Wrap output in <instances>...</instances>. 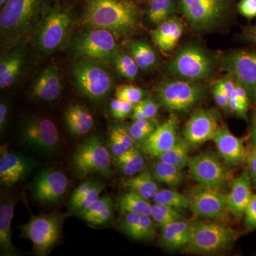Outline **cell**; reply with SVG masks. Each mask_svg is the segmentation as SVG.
Wrapping results in <instances>:
<instances>
[{
    "instance_id": "cell-1",
    "label": "cell",
    "mask_w": 256,
    "mask_h": 256,
    "mask_svg": "<svg viewBox=\"0 0 256 256\" xmlns=\"http://www.w3.org/2000/svg\"><path fill=\"white\" fill-rule=\"evenodd\" d=\"M48 0H8L2 8L0 32L2 48L16 46L36 30Z\"/></svg>"
},
{
    "instance_id": "cell-2",
    "label": "cell",
    "mask_w": 256,
    "mask_h": 256,
    "mask_svg": "<svg viewBox=\"0 0 256 256\" xmlns=\"http://www.w3.org/2000/svg\"><path fill=\"white\" fill-rule=\"evenodd\" d=\"M84 20L90 28H104L124 37L137 28L140 10L129 0H87Z\"/></svg>"
},
{
    "instance_id": "cell-3",
    "label": "cell",
    "mask_w": 256,
    "mask_h": 256,
    "mask_svg": "<svg viewBox=\"0 0 256 256\" xmlns=\"http://www.w3.org/2000/svg\"><path fill=\"white\" fill-rule=\"evenodd\" d=\"M73 15L60 6L47 8L36 28V44L43 54L50 55L68 42Z\"/></svg>"
},
{
    "instance_id": "cell-4",
    "label": "cell",
    "mask_w": 256,
    "mask_h": 256,
    "mask_svg": "<svg viewBox=\"0 0 256 256\" xmlns=\"http://www.w3.org/2000/svg\"><path fill=\"white\" fill-rule=\"evenodd\" d=\"M111 154L100 137L90 136L84 140L77 148L73 156L74 172L77 178H84L98 174L104 178L112 175Z\"/></svg>"
},
{
    "instance_id": "cell-5",
    "label": "cell",
    "mask_w": 256,
    "mask_h": 256,
    "mask_svg": "<svg viewBox=\"0 0 256 256\" xmlns=\"http://www.w3.org/2000/svg\"><path fill=\"white\" fill-rule=\"evenodd\" d=\"M114 36L104 28H90L74 38L72 52L76 56L114 64L120 52Z\"/></svg>"
},
{
    "instance_id": "cell-6",
    "label": "cell",
    "mask_w": 256,
    "mask_h": 256,
    "mask_svg": "<svg viewBox=\"0 0 256 256\" xmlns=\"http://www.w3.org/2000/svg\"><path fill=\"white\" fill-rule=\"evenodd\" d=\"M213 68L210 54L195 44L184 46L168 64V70L172 75L193 82L208 78Z\"/></svg>"
},
{
    "instance_id": "cell-7",
    "label": "cell",
    "mask_w": 256,
    "mask_h": 256,
    "mask_svg": "<svg viewBox=\"0 0 256 256\" xmlns=\"http://www.w3.org/2000/svg\"><path fill=\"white\" fill-rule=\"evenodd\" d=\"M74 80L82 95L94 100H100L108 95L114 79L110 72L94 60H82L74 66Z\"/></svg>"
},
{
    "instance_id": "cell-8",
    "label": "cell",
    "mask_w": 256,
    "mask_h": 256,
    "mask_svg": "<svg viewBox=\"0 0 256 256\" xmlns=\"http://www.w3.org/2000/svg\"><path fill=\"white\" fill-rule=\"evenodd\" d=\"M63 220L58 213L32 216L28 223L21 226L22 235L31 240L36 255H47L60 240Z\"/></svg>"
},
{
    "instance_id": "cell-9",
    "label": "cell",
    "mask_w": 256,
    "mask_h": 256,
    "mask_svg": "<svg viewBox=\"0 0 256 256\" xmlns=\"http://www.w3.org/2000/svg\"><path fill=\"white\" fill-rule=\"evenodd\" d=\"M206 94L204 88L190 80H168L158 86L160 104L168 110L184 112L196 105Z\"/></svg>"
},
{
    "instance_id": "cell-10",
    "label": "cell",
    "mask_w": 256,
    "mask_h": 256,
    "mask_svg": "<svg viewBox=\"0 0 256 256\" xmlns=\"http://www.w3.org/2000/svg\"><path fill=\"white\" fill-rule=\"evenodd\" d=\"M180 9L196 31H208L220 24L228 10V0H178Z\"/></svg>"
},
{
    "instance_id": "cell-11",
    "label": "cell",
    "mask_w": 256,
    "mask_h": 256,
    "mask_svg": "<svg viewBox=\"0 0 256 256\" xmlns=\"http://www.w3.org/2000/svg\"><path fill=\"white\" fill-rule=\"evenodd\" d=\"M20 138L24 144L42 154H53L62 146L56 126L46 118L26 120L22 126Z\"/></svg>"
},
{
    "instance_id": "cell-12",
    "label": "cell",
    "mask_w": 256,
    "mask_h": 256,
    "mask_svg": "<svg viewBox=\"0 0 256 256\" xmlns=\"http://www.w3.org/2000/svg\"><path fill=\"white\" fill-rule=\"evenodd\" d=\"M234 238V230L225 226L195 222L190 224L188 246L194 252H216L228 246Z\"/></svg>"
},
{
    "instance_id": "cell-13",
    "label": "cell",
    "mask_w": 256,
    "mask_h": 256,
    "mask_svg": "<svg viewBox=\"0 0 256 256\" xmlns=\"http://www.w3.org/2000/svg\"><path fill=\"white\" fill-rule=\"evenodd\" d=\"M188 165L192 178L204 188L220 190L228 182V172L218 156L212 152L194 156Z\"/></svg>"
},
{
    "instance_id": "cell-14",
    "label": "cell",
    "mask_w": 256,
    "mask_h": 256,
    "mask_svg": "<svg viewBox=\"0 0 256 256\" xmlns=\"http://www.w3.org/2000/svg\"><path fill=\"white\" fill-rule=\"evenodd\" d=\"M220 65L233 76L256 102V52L233 50L222 56Z\"/></svg>"
},
{
    "instance_id": "cell-15",
    "label": "cell",
    "mask_w": 256,
    "mask_h": 256,
    "mask_svg": "<svg viewBox=\"0 0 256 256\" xmlns=\"http://www.w3.org/2000/svg\"><path fill=\"white\" fill-rule=\"evenodd\" d=\"M68 186L66 175L60 170L45 169L34 178L32 192L42 203L54 204L62 200Z\"/></svg>"
},
{
    "instance_id": "cell-16",
    "label": "cell",
    "mask_w": 256,
    "mask_h": 256,
    "mask_svg": "<svg viewBox=\"0 0 256 256\" xmlns=\"http://www.w3.org/2000/svg\"><path fill=\"white\" fill-rule=\"evenodd\" d=\"M0 182L2 186L11 188L28 178L32 170L40 166L36 160L8 152L1 146L0 152Z\"/></svg>"
},
{
    "instance_id": "cell-17",
    "label": "cell",
    "mask_w": 256,
    "mask_h": 256,
    "mask_svg": "<svg viewBox=\"0 0 256 256\" xmlns=\"http://www.w3.org/2000/svg\"><path fill=\"white\" fill-rule=\"evenodd\" d=\"M218 118L212 110L200 109L192 114L184 128V139L197 146L214 139L218 129Z\"/></svg>"
},
{
    "instance_id": "cell-18",
    "label": "cell",
    "mask_w": 256,
    "mask_h": 256,
    "mask_svg": "<svg viewBox=\"0 0 256 256\" xmlns=\"http://www.w3.org/2000/svg\"><path fill=\"white\" fill-rule=\"evenodd\" d=\"M190 208L195 215L203 218H220L228 210V194L218 190L204 188L193 194Z\"/></svg>"
},
{
    "instance_id": "cell-19",
    "label": "cell",
    "mask_w": 256,
    "mask_h": 256,
    "mask_svg": "<svg viewBox=\"0 0 256 256\" xmlns=\"http://www.w3.org/2000/svg\"><path fill=\"white\" fill-rule=\"evenodd\" d=\"M178 119L175 116H172L158 126L143 144L144 150L150 156L159 158L170 150L178 139Z\"/></svg>"
},
{
    "instance_id": "cell-20",
    "label": "cell",
    "mask_w": 256,
    "mask_h": 256,
    "mask_svg": "<svg viewBox=\"0 0 256 256\" xmlns=\"http://www.w3.org/2000/svg\"><path fill=\"white\" fill-rule=\"evenodd\" d=\"M63 90L62 78L54 66L46 67L35 79L32 86V96L37 100L54 101Z\"/></svg>"
},
{
    "instance_id": "cell-21",
    "label": "cell",
    "mask_w": 256,
    "mask_h": 256,
    "mask_svg": "<svg viewBox=\"0 0 256 256\" xmlns=\"http://www.w3.org/2000/svg\"><path fill=\"white\" fill-rule=\"evenodd\" d=\"M213 140L218 152L226 162L232 165L245 162L246 152L244 149V141L234 136L228 128H218Z\"/></svg>"
},
{
    "instance_id": "cell-22",
    "label": "cell",
    "mask_w": 256,
    "mask_h": 256,
    "mask_svg": "<svg viewBox=\"0 0 256 256\" xmlns=\"http://www.w3.org/2000/svg\"><path fill=\"white\" fill-rule=\"evenodd\" d=\"M252 178L248 172H244L232 183V190L228 194V210L236 216L240 217L246 210L252 194Z\"/></svg>"
},
{
    "instance_id": "cell-23",
    "label": "cell",
    "mask_w": 256,
    "mask_h": 256,
    "mask_svg": "<svg viewBox=\"0 0 256 256\" xmlns=\"http://www.w3.org/2000/svg\"><path fill=\"white\" fill-rule=\"evenodd\" d=\"M184 24L174 16L165 20L151 32L156 46L162 52L172 50L178 44L184 32Z\"/></svg>"
},
{
    "instance_id": "cell-24",
    "label": "cell",
    "mask_w": 256,
    "mask_h": 256,
    "mask_svg": "<svg viewBox=\"0 0 256 256\" xmlns=\"http://www.w3.org/2000/svg\"><path fill=\"white\" fill-rule=\"evenodd\" d=\"M16 200L12 197H2L0 203V248L4 255L14 256V248L12 244V220L14 216Z\"/></svg>"
},
{
    "instance_id": "cell-25",
    "label": "cell",
    "mask_w": 256,
    "mask_h": 256,
    "mask_svg": "<svg viewBox=\"0 0 256 256\" xmlns=\"http://www.w3.org/2000/svg\"><path fill=\"white\" fill-rule=\"evenodd\" d=\"M24 54L20 48L2 56L0 60V88H8L18 80L22 69Z\"/></svg>"
},
{
    "instance_id": "cell-26",
    "label": "cell",
    "mask_w": 256,
    "mask_h": 256,
    "mask_svg": "<svg viewBox=\"0 0 256 256\" xmlns=\"http://www.w3.org/2000/svg\"><path fill=\"white\" fill-rule=\"evenodd\" d=\"M64 120L68 130L76 136H82L92 130L94 116L84 106L76 104L69 106L64 112Z\"/></svg>"
},
{
    "instance_id": "cell-27",
    "label": "cell",
    "mask_w": 256,
    "mask_h": 256,
    "mask_svg": "<svg viewBox=\"0 0 256 256\" xmlns=\"http://www.w3.org/2000/svg\"><path fill=\"white\" fill-rule=\"evenodd\" d=\"M114 204L108 195L100 197L78 215L82 220L96 226L110 224L114 218Z\"/></svg>"
},
{
    "instance_id": "cell-28",
    "label": "cell",
    "mask_w": 256,
    "mask_h": 256,
    "mask_svg": "<svg viewBox=\"0 0 256 256\" xmlns=\"http://www.w3.org/2000/svg\"><path fill=\"white\" fill-rule=\"evenodd\" d=\"M190 224L180 220L162 228L160 242L165 248L176 250L188 246L190 238Z\"/></svg>"
},
{
    "instance_id": "cell-29",
    "label": "cell",
    "mask_w": 256,
    "mask_h": 256,
    "mask_svg": "<svg viewBox=\"0 0 256 256\" xmlns=\"http://www.w3.org/2000/svg\"><path fill=\"white\" fill-rule=\"evenodd\" d=\"M156 182L152 170L146 169L139 174L128 176L122 183V186L127 191L136 192L149 200L153 198L159 192V186Z\"/></svg>"
},
{
    "instance_id": "cell-30",
    "label": "cell",
    "mask_w": 256,
    "mask_h": 256,
    "mask_svg": "<svg viewBox=\"0 0 256 256\" xmlns=\"http://www.w3.org/2000/svg\"><path fill=\"white\" fill-rule=\"evenodd\" d=\"M116 208L120 213L137 214L139 215H152V205L148 200L136 192H129L120 195L116 200Z\"/></svg>"
},
{
    "instance_id": "cell-31",
    "label": "cell",
    "mask_w": 256,
    "mask_h": 256,
    "mask_svg": "<svg viewBox=\"0 0 256 256\" xmlns=\"http://www.w3.org/2000/svg\"><path fill=\"white\" fill-rule=\"evenodd\" d=\"M134 141L129 132L128 127L116 124L110 128L108 148L114 158L122 156L134 146Z\"/></svg>"
},
{
    "instance_id": "cell-32",
    "label": "cell",
    "mask_w": 256,
    "mask_h": 256,
    "mask_svg": "<svg viewBox=\"0 0 256 256\" xmlns=\"http://www.w3.org/2000/svg\"><path fill=\"white\" fill-rule=\"evenodd\" d=\"M128 50L143 72H148L156 66L158 55L149 44L140 40H134L128 44Z\"/></svg>"
},
{
    "instance_id": "cell-33",
    "label": "cell",
    "mask_w": 256,
    "mask_h": 256,
    "mask_svg": "<svg viewBox=\"0 0 256 256\" xmlns=\"http://www.w3.org/2000/svg\"><path fill=\"white\" fill-rule=\"evenodd\" d=\"M144 162L142 152L134 146L122 156L116 158L114 161L118 169L128 176H134L142 171Z\"/></svg>"
},
{
    "instance_id": "cell-34",
    "label": "cell",
    "mask_w": 256,
    "mask_h": 256,
    "mask_svg": "<svg viewBox=\"0 0 256 256\" xmlns=\"http://www.w3.org/2000/svg\"><path fill=\"white\" fill-rule=\"evenodd\" d=\"M176 9L175 0H152L146 10V20L158 26L165 20L174 16Z\"/></svg>"
},
{
    "instance_id": "cell-35",
    "label": "cell",
    "mask_w": 256,
    "mask_h": 256,
    "mask_svg": "<svg viewBox=\"0 0 256 256\" xmlns=\"http://www.w3.org/2000/svg\"><path fill=\"white\" fill-rule=\"evenodd\" d=\"M181 169L174 165L158 160L153 164L152 172L156 181L166 184L172 188H178L184 180V173Z\"/></svg>"
},
{
    "instance_id": "cell-36",
    "label": "cell",
    "mask_w": 256,
    "mask_h": 256,
    "mask_svg": "<svg viewBox=\"0 0 256 256\" xmlns=\"http://www.w3.org/2000/svg\"><path fill=\"white\" fill-rule=\"evenodd\" d=\"M190 143L186 142L184 139L178 138L174 146L158 158L160 161L174 165L182 170L190 162Z\"/></svg>"
},
{
    "instance_id": "cell-37",
    "label": "cell",
    "mask_w": 256,
    "mask_h": 256,
    "mask_svg": "<svg viewBox=\"0 0 256 256\" xmlns=\"http://www.w3.org/2000/svg\"><path fill=\"white\" fill-rule=\"evenodd\" d=\"M153 202L156 204L165 205L180 210L190 208L191 204L190 196L170 188L159 190L153 197Z\"/></svg>"
},
{
    "instance_id": "cell-38",
    "label": "cell",
    "mask_w": 256,
    "mask_h": 256,
    "mask_svg": "<svg viewBox=\"0 0 256 256\" xmlns=\"http://www.w3.org/2000/svg\"><path fill=\"white\" fill-rule=\"evenodd\" d=\"M152 217L156 225L161 228H164L168 224L182 220L183 214L181 210L165 205H152Z\"/></svg>"
},
{
    "instance_id": "cell-39",
    "label": "cell",
    "mask_w": 256,
    "mask_h": 256,
    "mask_svg": "<svg viewBox=\"0 0 256 256\" xmlns=\"http://www.w3.org/2000/svg\"><path fill=\"white\" fill-rule=\"evenodd\" d=\"M120 76L128 80H134L139 73L140 67L130 54L119 52L114 63Z\"/></svg>"
},
{
    "instance_id": "cell-40",
    "label": "cell",
    "mask_w": 256,
    "mask_h": 256,
    "mask_svg": "<svg viewBox=\"0 0 256 256\" xmlns=\"http://www.w3.org/2000/svg\"><path fill=\"white\" fill-rule=\"evenodd\" d=\"M158 126L154 120L146 118L134 121L128 130L134 142L143 144Z\"/></svg>"
},
{
    "instance_id": "cell-41",
    "label": "cell",
    "mask_w": 256,
    "mask_h": 256,
    "mask_svg": "<svg viewBox=\"0 0 256 256\" xmlns=\"http://www.w3.org/2000/svg\"><path fill=\"white\" fill-rule=\"evenodd\" d=\"M105 188V184L101 182L96 181L92 188L80 198L78 202L69 206L70 214L78 215L82 210L92 205L98 198H100L101 192Z\"/></svg>"
},
{
    "instance_id": "cell-42",
    "label": "cell",
    "mask_w": 256,
    "mask_h": 256,
    "mask_svg": "<svg viewBox=\"0 0 256 256\" xmlns=\"http://www.w3.org/2000/svg\"><path fill=\"white\" fill-rule=\"evenodd\" d=\"M144 92L140 88L133 85H121L116 88V98L130 102L133 105L142 100Z\"/></svg>"
},
{
    "instance_id": "cell-43",
    "label": "cell",
    "mask_w": 256,
    "mask_h": 256,
    "mask_svg": "<svg viewBox=\"0 0 256 256\" xmlns=\"http://www.w3.org/2000/svg\"><path fill=\"white\" fill-rule=\"evenodd\" d=\"M156 222L152 216L142 215L139 225L136 229L133 239L134 240H148L154 238L156 234Z\"/></svg>"
},
{
    "instance_id": "cell-44",
    "label": "cell",
    "mask_w": 256,
    "mask_h": 256,
    "mask_svg": "<svg viewBox=\"0 0 256 256\" xmlns=\"http://www.w3.org/2000/svg\"><path fill=\"white\" fill-rule=\"evenodd\" d=\"M140 217L141 215L137 214H124V217L120 218L118 224L120 230L128 237L133 239L136 229L139 225Z\"/></svg>"
},
{
    "instance_id": "cell-45",
    "label": "cell",
    "mask_w": 256,
    "mask_h": 256,
    "mask_svg": "<svg viewBox=\"0 0 256 256\" xmlns=\"http://www.w3.org/2000/svg\"><path fill=\"white\" fill-rule=\"evenodd\" d=\"M133 104L126 101L120 100L118 98L114 99L110 102V108L111 114L114 118L124 120L130 116L132 112Z\"/></svg>"
},
{
    "instance_id": "cell-46",
    "label": "cell",
    "mask_w": 256,
    "mask_h": 256,
    "mask_svg": "<svg viewBox=\"0 0 256 256\" xmlns=\"http://www.w3.org/2000/svg\"><path fill=\"white\" fill-rule=\"evenodd\" d=\"M213 95L217 105L224 109H228L229 96L224 88L222 79L217 80L214 85Z\"/></svg>"
},
{
    "instance_id": "cell-47",
    "label": "cell",
    "mask_w": 256,
    "mask_h": 256,
    "mask_svg": "<svg viewBox=\"0 0 256 256\" xmlns=\"http://www.w3.org/2000/svg\"><path fill=\"white\" fill-rule=\"evenodd\" d=\"M96 182V180L92 178H88V180L82 182L72 194L70 201H69V206L74 204L76 202H78L80 198H82L92 188Z\"/></svg>"
},
{
    "instance_id": "cell-48",
    "label": "cell",
    "mask_w": 256,
    "mask_h": 256,
    "mask_svg": "<svg viewBox=\"0 0 256 256\" xmlns=\"http://www.w3.org/2000/svg\"><path fill=\"white\" fill-rule=\"evenodd\" d=\"M245 224L247 228L254 230L256 228V194L252 195V200L245 212Z\"/></svg>"
},
{
    "instance_id": "cell-49",
    "label": "cell",
    "mask_w": 256,
    "mask_h": 256,
    "mask_svg": "<svg viewBox=\"0 0 256 256\" xmlns=\"http://www.w3.org/2000/svg\"><path fill=\"white\" fill-rule=\"evenodd\" d=\"M238 11L246 18L256 16V0H242L238 5Z\"/></svg>"
},
{
    "instance_id": "cell-50",
    "label": "cell",
    "mask_w": 256,
    "mask_h": 256,
    "mask_svg": "<svg viewBox=\"0 0 256 256\" xmlns=\"http://www.w3.org/2000/svg\"><path fill=\"white\" fill-rule=\"evenodd\" d=\"M143 110L146 114V119H154L159 111V106L156 100L152 98L144 99L140 101Z\"/></svg>"
},
{
    "instance_id": "cell-51",
    "label": "cell",
    "mask_w": 256,
    "mask_h": 256,
    "mask_svg": "<svg viewBox=\"0 0 256 256\" xmlns=\"http://www.w3.org/2000/svg\"><path fill=\"white\" fill-rule=\"evenodd\" d=\"M10 104L5 99L0 102V132L3 134L6 129L9 120Z\"/></svg>"
},
{
    "instance_id": "cell-52",
    "label": "cell",
    "mask_w": 256,
    "mask_h": 256,
    "mask_svg": "<svg viewBox=\"0 0 256 256\" xmlns=\"http://www.w3.org/2000/svg\"><path fill=\"white\" fill-rule=\"evenodd\" d=\"M246 162L248 166L250 178L256 185V148L255 146H252V149L246 152Z\"/></svg>"
},
{
    "instance_id": "cell-53",
    "label": "cell",
    "mask_w": 256,
    "mask_h": 256,
    "mask_svg": "<svg viewBox=\"0 0 256 256\" xmlns=\"http://www.w3.org/2000/svg\"><path fill=\"white\" fill-rule=\"evenodd\" d=\"M131 118H132L133 121L140 120L146 119V114H144V110H143L140 102H138V104H136V105L133 106Z\"/></svg>"
},
{
    "instance_id": "cell-54",
    "label": "cell",
    "mask_w": 256,
    "mask_h": 256,
    "mask_svg": "<svg viewBox=\"0 0 256 256\" xmlns=\"http://www.w3.org/2000/svg\"><path fill=\"white\" fill-rule=\"evenodd\" d=\"M250 140L252 146L256 148V114L252 119V131H250Z\"/></svg>"
},
{
    "instance_id": "cell-55",
    "label": "cell",
    "mask_w": 256,
    "mask_h": 256,
    "mask_svg": "<svg viewBox=\"0 0 256 256\" xmlns=\"http://www.w3.org/2000/svg\"><path fill=\"white\" fill-rule=\"evenodd\" d=\"M252 40H254V42H255L256 43V26H255L254 30H252Z\"/></svg>"
},
{
    "instance_id": "cell-56",
    "label": "cell",
    "mask_w": 256,
    "mask_h": 256,
    "mask_svg": "<svg viewBox=\"0 0 256 256\" xmlns=\"http://www.w3.org/2000/svg\"><path fill=\"white\" fill-rule=\"evenodd\" d=\"M8 1V0H0V6H1V8H3Z\"/></svg>"
},
{
    "instance_id": "cell-57",
    "label": "cell",
    "mask_w": 256,
    "mask_h": 256,
    "mask_svg": "<svg viewBox=\"0 0 256 256\" xmlns=\"http://www.w3.org/2000/svg\"><path fill=\"white\" fill-rule=\"evenodd\" d=\"M142 1L144 2L150 3L152 1V0H142Z\"/></svg>"
}]
</instances>
